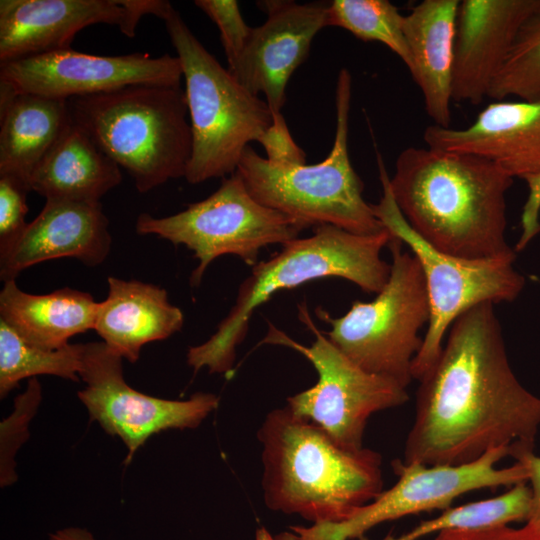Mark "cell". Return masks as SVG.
I'll return each instance as SVG.
<instances>
[{
  "label": "cell",
  "instance_id": "6da1fadb",
  "mask_svg": "<svg viewBox=\"0 0 540 540\" xmlns=\"http://www.w3.org/2000/svg\"><path fill=\"white\" fill-rule=\"evenodd\" d=\"M419 381L404 462L457 465L501 447L515 460L533 452L540 398L510 366L493 303L474 306L453 322Z\"/></svg>",
  "mask_w": 540,
  "mask_h": 540
},
{
  "label": "cell",
  "instance_id": "7a4b0ae2",
  "mask_svg": "<svg viewBox=\"0 0 540 540\" xmlns=\"http://www.w3.org/2000/svg\"><path fill=\"white\" fill-rule=\"evenodd\" d=\"M513 179L484 157L427 146L401 151L389 183L408 224L434 248L470 260L515 261L506 240Z\"/></svg>",
  "mask_w": 540,
  "mask_h": 540
},
{
  "label": "cell",
  "instance_id": "3957f363",
  "mask_svg": "<svg viewBox=\"0 0 540 540\" xmlns=\"http://www.w3.org/2000/svg\"><path fill=\"white\" fill-rule=\"evenodd\" d=\"M266 506L314 524L340 523L381 492L382 457L339 446L288 407L271 411L258 431Z\"/></svg>",
  "mask_w": 540,
  "mask_h": 540
},
{
  "label": "cell",
  "instance_id": "277c9868",
  "mask_svg": "<svg viewBox=\"0 0 540 540\" xmlns=\"http://www.w3.org/2000/svg\"><path fill=\"white\" fill-rule=\"evenodd\" d=\"M391 237L387 229L360 235L322 225L315 227L310 237L287 242L278 254L253 266L216 332L204 343L189 348L188 364L194 372L203 367L210 373L229 372L253 312L279 291L312 280L342 278L367 293H379L390 275L391 266L381 258V251Z\"/></svg>",
  "mask_w": 540,
  "mask_h": 540
},
{
  "label": "cell",
  "instance_id": "5b68a950",
  "mask_svg": "<svg viewBox=\"0 0 540 540\" xmlns=\"http://www.w3.org/2000/svg\"><path fill=\"white\" fill-rule=\"evenodd\" d=\"M71 120L146 193L185 177L192 131L180 85L138 84L67 100Z\"/></svg>",
  "mask_w": 540,
  "mask_h": 540
},
{
  "label": "cell",
  "instance_id": "8992f818",
  "mask_svg": "<svg viewBox=\"0 0 540 540\" xmlns=\"http://www.w3.org/2000/svg\"><path fill=\"white\" fill-rule=\"evenodd\" d=\"M352 77L346 68L338 74L335 90L336 130L327 157L315 164L277 165L250 145L236 172L262 205L279 211L302 230L332 225L360 235L385 230L372 204L363 197L364 184L348 153Z\"/></svg>",
  "mask_w": 540,
  "mask_h": 540
},
{
  "label": "cell",
  "instance_id": "52a82bcc",
  "mask_svg": "<svg viewBox=\"0 0 540 540\" xmlns=\"http://www.w3.org/2000/svg\"><path fill=\"white\" fill-rule=\"evenodd\" d=\"M163 21L185 80L192 131L185 179L198 184L230 176L249 143L272 124V111L217 61L173 6Z\"/></svg>",
  "mask_w": 540,
  "mask_h": 540
},
{
  "label": "cell",
  "instance_id": "ba28073f",
  "mask_svg": "<svg viewBox=\"0 0 540 540\" xmlns=\"http://www.w3.org/2000/svg\"><path fill=\"white\" fill-rule=\"evenodd\" d=\"M391 237V270L387 283L370 302L355 301L338 318L318 307L315 313L328 323V339L363 370L389 378L404 388L413 379L412 363L429 321L430 308L418 260Z\"/></svg>",
  "mask_w": 540,
  "mask_h": 540
},
{
  "label": "cell",
  "instance_id": "9c48e42d",
  "mask_svg": "<svg viewBox=\"0 0 540 540\" xmlns=\"http://www.w3.org/2000/svg\"><path fill=\"white\" fill-rule=\"evenodd\" d=\"M382 195L372 204L375 215L391 235L406 244L418 260L427 290L430 317L422 346L412 363V376L420 380L433 366L453 322L482 303L512 302L525 286L524 276L510 260H470L434 248L408 224L390 188V176L377 154Z\"/></svg>",
  "mask_w": 540,
  "mask_h": 540
},
{
  "label": "cell",
  "instance_id": "30bf717a",
  "mask_svg": "<svg viewBox=\"0 0 540 540\" xmlns=\"http://www.w3.org/2000/svg\"><path fill=\"white\" fill-rule=\"evenodd\" d=\"M135 229L190 249L199 262L190 277L192 286L200 284L209 264L220 256L235 255L254 266L262 248L284 245L303 231L286 215L255 200L237 172L223 178L207 198L178 213L162 218L141 213Z\"/></svg>",
  "mask_w": 540,
  "mask_h": 540
},
{
  "label": "cell",
  "instance_id": "8fae6325",
  "mask_svg": "<svg viewBox=\"0 0 540 540\" xmlns=\"http://www.w3.org/2000/svg\"><path fill=\"white\" fill-rule=\"evenodd\" d=\"M299 317L315 335L310 346L298 343L271 323L262 340L299 352L318 374L316 384L289 397L286 406L296 416L319 426L342 448L358 451L364 448L363 435L369 417L407 402L406 388L352 362L317 329L303 305L299 306Z\"/></svg>",
  "mask_w": 540,
  "mask_h": 540
},
{
  "label": "cell",
  "instance_id": "7c38bea8",
  "mask_svg": "<svg viewBox=\"0 0 540 540\" xmlns=\"http://www.w3.org/2000/svg\"><path fill=\"white\" fill-rule=\"evenodd\" d=\"M507 456H511L510 449L501 447L457 465L396 461L393 466L398 475L397 482L360 507L349 519L291 529L299 540L361 538L368 530L386 521L436 509L446 510L467 492L528 482L527 468L519 461L508 467H496Z\"/></svg>",
  "mask_w": 540,
  "mask_h": 540
},
{
  "label": "cell",
  "instance_id": "4fadbf2b",
  "mask_svg": "<svg viewBox=\"0 0 540 540\" xmlns=\"http://www.w3.org/2000/svg\"><path fill=\"white\" fill-rule=\"evenodd\" d=\"M122 359L102 341L86 343L80 372L86 386L77 395L91 419L126 445L125 463L153 434L195 428L218 406L212 393L197 392L187 400L143 394L125 381Z\"/></svg>",
  "mask_w": 540,
  "mask_h": 540
},
{
  "label": "cell",
  "instance_id": "5bb4252c",
  "mask_svg": "<svg viewBox=\"0 0 540 540\" xmlns=\"http://www.w3.org/2000/svg\"><path fill=\"white\" fill-rule=\"evenodd\" d=\"M177 56L148 53L98 56L72 49L0 63V82L15 94L28 93L68 100L131 85H180Z\"/></svg>",
  "mask_w": 540,
  "mask_h": 540
},
{
  "label": "cell",
  "instance_id": "9a60e30c",
  "mask_svg": "<svg viewBox=\"0 0 540 540\" xmlns=\"http://www.w3.org/2000/svg\"><path fill=\"white\" fill-rule=\"evenodd\" d=\"M170 7L166 0H1L0 63L71 49L93 24L115 25L132 38L144 15L163 20Z\"/></svg>",
  "mask_w": 540,
  "mask_h": 540
},
{
  "label": "cell",
  "instance_id": "2e32d148",
  "mask_svg": "<svg viewBox=\"0 0 540 540\" xmlns=\"http://www.w3.org/2000/svg\"><path fill=\"white\" fill-rule=\"evenodd\" d=\"M265 22L252 29L236 61L227 68L251 93L264 94L272 113L286 102L287 83L309 55L316 34L328 27V4L265 1Z\"/></svg>",
  "mask_w": 540,
  "mask_h": 540
},
{
  "label": "cell",
  "instance_id": "e0dca14e",
  "mask_svg": "<svg viewBox=\"0 0 540 540\" xmlns=\"http://www.w3.org/2000/svg\"><path fill=\"white\" fill-rule=\"evenodd\" d=\"M540 15V0H463L456 25L452 101L477 105L521 28Z\"/></svg>",
  "mask_w": 540,
  "mask_h": 540
},
{
  "label": "cell",
  "instance_id": "ac0fdd59",
  "mask_svg": "<svg viewBox=\"0 0 540 540\" xmlns=\"http://www.w3.org/2000/svg\"><path fill=\"white\" fill-rule=\"evenodd\" d=\"M111 242L100 202L45 200L23 232L0 250V279L15 280L25 269L58 258L97 266L109 255Z\"/></svg>",
  "mask_w": 540,
  "mask_h": 540
},
{
  "label": "cell",
  "instance_id": "d6986e66",
  "mask_svg": "<svg viewBox=\"0 0 540 540\" xmlns=\"http://www.w3.org/2000/svg\"><path fill=\"white\" fill-rule=\"evenodd\" d=\"M423 138L428 147L484 157L524 180L540 173V101L496 100L470 126L432 124Z\"/></svg>",
  "mask_w": 540,
  "mask_h": 540
},
{
  "label": "cell",
  "instance_id": "ffe728a7",
  "mask_svg": "<svg viewBox=\"0 0 540 540\" xmlns=\"http://www.w3.org/2000/svg\"><path fill=\"white\" fill-rule=\"evenodd\" d=\"M459 0H424L404 15L409 72L434 125L451 124L452 75Z\"/></svg>",
  "mask_w": 540,
  "mask_h": 540
},
{
  "label": "cell",
  "instance_id": "44dd1931",
  "mask_svg": "<svg viewBox=\"0 0 540 540\" xmlns=\"http://www.w3.org/2000/svg\"><path fill=\"white\" fill-rule=\"evenodd\" d=\"M108 294L99 302L94 329L109 349L127 361L139 359L142 347L167 339L184 323L167 291L138 280L110 276Z\"/></svg>",
  "mask_w": 540,
  "mask_h": 540
},
{
  "label": "cell",
  "instance_id": "7402d4cb",
  "mask_svg": "<svg viewBox=\"0 0 540 540\" xmlns=\"http://www.w3.org/2000/svg\"><path fill=\"white\" fill-rule=\"evenodd\" d=\"M98 306L88 292L69 287L39 295L24 292L15 280H8L0 292V320L44 349H59L71 337L94 329Z\"/></svg>",
  "mask_w": 540,
  "mask_h": 540
},
{
  "label": "cell",
  "instance_id": "603a6c76",
  "mask_svg": "<svg viewBox=\"0 0 540 540\" xmlns=\"http://www.w3.org/2000/svg\"><path fill=\"white\" fill-rule=\"evenodd\" d=\"M121 180L120 167L72 122L33 170L29 185L45 200L100 202Z\"/></svg>",
  "mask_w": 540,
  "mask_h": 540
},
{
  "label": "cell",
  "instance_id": "cb8c5ba5",
  "mask_svg": "<svg viewBox=\"0 0 540 540\" xmlns=\"http://www.w3.org/2000/svg\"><path fill=\"white\" fill-rule=\"evenodd\" d=\"M0 124V175L29 184L33 170L72 120L67 100L19 93L0 106Z\"/></svg>",
  "mask_w": 540,
  "mask_h": 540
},
{
  "label": "cell",
  "instance_id": "d4e9b609",
  "mask_svg": "<svg viewBox=\"0 0 540 540\" xmlns=\"http://www.w3.org/2000/svg\"><path fill=\"white\" fill-rule=\"evenodd\" d=\"M85 344L44 349L28 343L0 320V396L4 398L19 381L37 375L80 380Z\"/></svg>",
  "mask_w": 540,
  "mask_h": 540
},
{
  "label": "cell",
  "instance_id": "484cf974",
  "mask_svg": "<svg viewBox=\"0 0 540 540\" xmlns=\"http://www.w3.org/2000/svg\"><path fill=\"white\" fill-rule=\"evenodd\" d=\"M403 22L404 15L387 0H334L328 4V26L343 28L362 41L384 44L409 70L411 55Z\"/></svg>",
  "mask_w": 540,
  "mask_h": 540
},
{
  "label": "cell",
  "instance_id": "4316f807",
  "mask_svg": "<svg viewBox=\"0 0 540 540\" xmlns=\"http://www.w3.org/2000/svg\"><path fill=\"white\" fill-rule=\"evenodd\" d=\"M488 97L494 101L509 97L540 101V15L521 28Z\"/></svg>",
  "mask_w": 540,
  "mask_h": 540
},
{
  "label": "cell",
  "instance_id": "83f0119b",
  "mask_svg": "<svg viewBox=\"0 0 540 540\" xmlns=\"http://www.w3.org/2000/svg\"><path fill=\"white\" fill-rule=\"evenodd\" d=\"M532 501L528 482H521L499 496L444 510L432 519L437 532L446 529H482L527 520Z\"/></svg>",
  "mask_w": 540,
  "mask_h": 540
},
{
  "label": "cell",
  "instance_id": "f1b7e54d",
  "mask_svg": "<svg viewBox=\"0 0 540 540\" xmlns=\"http://www.w3.org/2000/svg\"><path fill=\"white\" fill-rule=\"evenodd\" d=\"M41 401V386L31 378L26 390L15 399L13 413L1 422V486L16 480L14 455L28 438V425Z\"/></svg>",
  "mask_w": 540,
  "mask_h": 540
},
{
  "label": "cell",
  "instance_id": "f546056e",
  "mask_svg": "<svg viewBox=\"0 0 540 540\" xmlns=\"http://www.w3.org/2000/svg\"><path fill=\"white\" fill-rule=\"evenodd\" d=\"M194 4L216 24L228 68L232 67L242 54L253 29L243 19L238 2L196 0Z\"/></svg>",
  "mask_w": 540,
  "mask_h": 540
},
{
  "label": "cell",
  "instance_id": "4dcf8cb0",
  "mask_svg": "<svg viewBox=\"0 0 540 540\" xmlns=\"http://www.w3.org/2000/svg\"><path fill=\"white\" fill-rule=\"evenodd\" d=\"M29 184L19 178L0 175V250L9 246L25 229Z\"/></svg>",
  "mask_w": 540,
  "mask_h": 540
},
{
  "label": "cell",
  "instance_id": "1f68e13d",
  "mask_svg": "<svg viewBox=\"0 0 540 540\" xmlns=\"http://www.w3.org/2000/svg\"><path fill=\"white\" fill-rule=\"evenodd\" d=\"M272 114V124L258 140L265 150L266 159L277 165L306 164V155L291 136L282 113Z\"/></svg>",
  "mask_w": 540,
  "mask_h": 540
},
{
  "label": "cell",
  "instance_id": "d6a6232c",
  "mask_svg": "<svg viewBox=\"0 0 540 540\" xmlns=\"http://www.w3.org/2000/svg\"><path fill=\"white\" fill-rule=\"evenodd\" d=\"M433 540H540V532L527 523L520 528L510 525L482 529H446Z\"/></svg>",
  "mask_w": 540,
  "mask_h": 540
},
{
  "label": "cell",
  "instance_id": "836d02e7",
  "mask_svg": "<svg viewBox=\"0 0 540 540\" xmlns=\"http://www.w3.org/2000/svg\"><path fill=\"white\" fill-rule=\"evenodd\" d=\"M528 194L521 214V234L515 252L525 249L540 232V173L524 179Z\"/></svg>",
  "mask_w": 540,
  "mask_h": 540
},
{
  "label": "cell",
  "instance_id": "e575fe53",
  "mask_svg": "<svg viewBox=\"0 0 540 540\" xmlns=\"http://www.w3.org/2000/svg\"><path fill=\"white\" fill-rule=\"evenodd\" d=\"M516 461L523 463L527 468L528 483L532 491L531 509L526 523L540 532V456L531 452Z\"/></svg>",
  "mask_w": 540,
  "mask_h": 540
},
{
  "label": "cell",
  "instance_id": "d590c367",
  "mask_svg": "<svg viewBox=\"0 0 540 540\" xmlns=\"http://www.w3.org/2000/svg\"><path fill=\"white\" fill-rule=\"evenodd\" d=\"M51 540H95L93 535L85 529L69 527L56 531L50 535Z\"/></svg>",
  "mask_w": 540,
  "mask_h": 540
},
{
  "label": "cell",
  "instance_id": "8d00e7d4",
  "mask_svg": "<svg viewBox=\"0 0 540 540\" xmlns=\"http://www.w3.org/2000/svg\"><path fill=\"white\" fill-rule=\"evenodd\" d=\"M257 540H299V537L294 533H282L276 538H273L265 529L257 531Z\"/></svg>",
  "mask_w": 540,
  "mask_h": 540
},
{
  "label": "cell",
  "instance_id": "74e56055",
  "mask_svg": "<svg viewBox=\"0 0 540 540\" xmlns=\"http://www.w3.org/2000/svg\"><path fill=\"white\" fill-rule=\"evenodd\" d=\"M383 540H406L404 535H401L399 537H394L392 535H387Z\"/></svg>",
  "mask_w": 540,
  "mask_h": 540
}]
</instances>
